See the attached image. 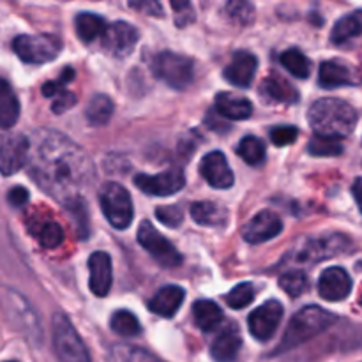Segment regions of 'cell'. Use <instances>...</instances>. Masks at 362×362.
<instances>
[{
    "instance_id": "cell-35",
    "label": "cell",
    "mask_w": 362,
    "mask_h": 362,
    "mask_svg": "<svg viewBox=\"0 0 362 362\" xmlns=\"http://www.w3.org/2000/svg\"><path fill=\"white\" fill-rule=\"evenodd\" d=\"M308 152L315 158H334L343 152V144L338 138H327L315 134L308 144Z\"/></svg>"
},
{
    "instance_id": "cell-23",
    "label": "cell",
    "mask_w": 362,
    "mask_h": 362,
    "mask_svg": "<svg viewBox=\"0 0 362 362\" xmlns=\"http://www.w3.org/2000/svg\"><path fill=\"white\" fill-rule=\"evenodd\" d=\"M216 112L228 120H246L253 113V105L247 98L233 92H219L216 95Z\"/></svg>"
},
{
    "instance_id": "cell-18",
    "label": "cell",
    "mask_w": 362,
    "mask_h": 362,
    "mask_svg": "<svg viewBox=\"0 0 362 362\" xmlns=\"http://www.w3.org/2000/svg\"><path fill=\"white\" fill-rule=\"evenodd\" d=\"M361 74L339 60H325L318 71V85L322 88L356 87L361 83Z\"/></svg>"
},
{
    "instance_id": "cell-26",
    "label": "cell",
    "mask_w": 362,
    "mask_h": 362,
    "mask_svg": "<svg viewBox=\"0 0 362 362\" xmlns=\"http://www.w3.org/2000/svg\"><path fill=\"white\" fill-rule=\"evenodd\" d=\"M193 318L198 329H202L204 332H212L223 322V311L212 300H197L193 304Z\"/></svg>"
},
{
    "instance_id": "cell-8",
    "label": "cell",
    "mask_w": 362,
    "mask_h": 362,
    "mask_svg": "<svg viewBox=\"0 0 362 362\" xmlns=\"http://www.w3.org/2000/svg\"><path fill=\"white\" fill-rule=\"evenodd\" d=\"M138 243L151 257L165 269H175L182 264V257L177 247L152 226L151 221H144L138 228Z\"/></svg>"
},
{
    "instance_id": "cell-47",
    "label": "cell",
    "mask_w": 362,
    "mask_h": 362,
    "mask_svg": "<svg viewBox=\"0 0 362 362\" xmlns=\"http://www.w3.org/2000/svg\"><path fill=\"white\" fill-rule=\"evenodd\" d=\"M352 193H354V198H356V202H357V207H359V211L362 212V177L354 180Z\"/></svg>"
},
{
    "instance_id": "cell-34",
    "label": "cell",
    "mask_w": 362,
    "mask_h": 362,
    "mask_svg": "<svg viewBox=\"0 0 362 362\" xmlns=\"http://www.w3.org/2000/svg\"><path fill=\"white\" fill-rule=\"evenodd\" d=\"M110 324H112V331L122 336V338H134V336H138L141 332V325L138 322V318L127 310L117 311L112 317Z\"/></svg>"
},
{
    "instance_id": "cell-3",
    "label": "cell",
    "mask_w": 362,
    "mask_h": 362,
    "mask_svg": "<svg viewBox=\"0 0 362 362\" xmlns=\"http://www.w3.org/2000/svg\"><path fill=\"white\" fill-rule=\"evenodd\" d=\"M336 322H338V317L329 313V311L322 310L320 306L303 308V310L297 311L292 317L285 334H283L281 343H279V346L276 349L274 354L288 352V350L310 341L315 336L327 331V329L331 327L332 324H336Z\"/></svg>"
},
{
    "instance_id": "cell-45",
    "label": "cell",
    "mask_w": 362,
    "mask_h": 362,
    "mask_svg": "<svg viewBox=\"0 0 362 362\" xmlns=\"http://www.w3.org/2000/svg\"><path fill=\"white\" fill-rule=\"evenodd\" d=\"M129 7L136 11H144L148 16H163V7L159 2H154V0H141V2H129Z\"/></svg>"
},
{
    "instance_id": "cell-17",
    "label": "cell",
    "mask_w": 362,
    "mask_h": 362,
    "mask_svg": "<svg viewBox=\"0 0 362 362\" xmlns=\"http://www.w3.org/2000/svg\"><path fill=\"white\" fill-rule=\"evenodd\" d=\"M352 292V278L341 267H329L318 279V293L329 303L345 300Z\"/></svg>"
},
{
    "instance_id": "cell-42",
    "label": "cell",
    "mask_w": 362,
    "mask_h": 362,
    "mask_svg": "<svg viewBox=\"0 0 362 362\" xmlns=\"http://www.w3.org/2000/svg\"><path fill=\"white\" fill-rule=\"evenodd\" d=\"M73 78H74L73 67H64V71H62V74H60L59 80L46 81V83L42 85V95H45V98L53 99L57 94H60L62 90H66V88H64V83L71 81Z\"/></svg>"
},
{
    "instance_id": "cell-16",
    "label": "cell",
    "mask_w": 362,
    "mask_h": 362,
    "mask_svg": "<svg viewBox=\"0 0 362 362\" xmlns=\"http://www.w3.org/2000/svg\"><path fill=\"white\" fill-rule=\"evenodd\" d=\"M200 173L209 186L216 187V189H230L233 186V177L232 168H230L226 156L221 151L209 152L204 156L200 161Z\"/></svg>"
},
{
    "instance_id": "cell-29",
    "label": "cell",
    "mask_w": 362,
    "mask_h": 362,
    "mask_svg": "<svg viewBox=\"0 0 362 362\" xmlns=\"http://www.w3.org/2000/svg\"><path fill=\"white\" fill-rule=\"evenodd\" d=\"M362 35V9L346 14L341 20L336 21L334 28L331 30V41L334 45H345L350 39Z\"/></svg>"
},
{
    "instance_id": "cell-15",
    "label": "cell",
    "mask_w": 362,
    "mask_h": 362,
    "mask_svg": "<svg viewBox=\"0 0 362 362\" xmlns=\"http://www.w3.org/2000/svg\"><path fill=\"white\" fill-rule=\"evenodd\" d=\"M283 232V221L271 211L258 212L243 228V239L250 244H262L274 239Z\"/></svg>"
},
{
    "instance_id": "cell-10",
    "label": "cell",
    "mask_w": 362,
    "mask_h": 362,
    "mask_svg": "<svg viewBox=\"0 0 362 362\" xmlns=\"http://www.w3.org/2000/svg\"><path fill=\"white\" fill-rule=\"evenodd\" d=\"M283 313L285 310L278 300H267L265 304H262L247 317V329H250L251 336L262 343L272 339L281 324Z\"/></svg>"
},
{
    "instance_id": "cell-31",
    "label": "cell",
    "mask_w": 362,
    "mask_h": 362,
    "mask_svg": "<svg viewBox=\"0 0 362 362\" xmlns=\"http://www.w3.org/2000/svg\"><path fill=\"white\" fill-rule=\"evenodd\" d=\"M281 66L288 71L292 76L299 78V80H306L311 73V62L299 48H288L281 53L279 57Z\"/></svg>"
},
{
    "instance_id": "cell-36",
    "label": "cell",
    "mask_w": 362,
    "mask_h": 362,
    "mask_svg": "<svg viewBox=\"0 0 362 362\" xmlns=\"http://www.w3.org/2000/svg\"><path fill=\"white\" fill-rule=\"evenodd\" d=\"M34 235L39 239L45 250H55L57 246H60L64 240V230L59 223L55 221H45L37 226L35 230H32Z\"/></svg>"
},
{
    "instance_id": "cell-2",
    "label": "cell",
    "mask_w": 362,
    "mask_h": 362,
    "mask_svg": "<svg viewBox=\"0 0 362 362\" xmlns=\"http://www.w3.org/2000/svg\"><path fill=\"white\" fill-rule=\"evenodd\" d=\"M310 126L315 134L327 138L350 136L357 126V112L352 105L336 98L318 99L311 105L308 113Z\"/></svg>"
},
{
    "instance_id": "cell-11",
    "label": "cell",
    "mask_w": 362,
    "mask_h": 362,
    "mask_svg": "<svg viewBox=\"0 0 362 362\" xmlns=\"http://www.w3.org/2000/svg\"><path fill=\"white\" fill-rule=\"evenodd\" d=\"M134 186L145 194H152V197H170L175 194L186 186V175L182 170H165V172L158 173V175H140L134 177Z\"/></svg>"
},
{
    "instance_id": "cell-32",
    "label": "cell",
    "mask_w": 362,
    "mask_h": 362,
    "mask_svg": "<svg viewBox=\"0 0 362 362\" xmlns=\"http://www.w3.org/2000/svg\"><path fill=\"white\" fill-rule=\"evenodd\" d=\"M110 362H165L154 354L134 345H115L108 354Z\"/></svg>"
},
{
    "instance_id": "cell-38",
    "label": "cell",
    "mask_w": 362,
    "mask_h": 362,
    "mask_svg": "<svg viewBox=\"0 0 362 362\" xmlns=\"http://www.w3.org/2000/svg\"><path fill=\"white\" fill-rule=\"evenodd\" d=\"M255 299V286L251 283H240L235 288L230 290L226 293L225 300L230 308L233 310H243V308H247Z\"/></svg>"
},
{
    "instance_id": "cell-48",
    "label": "cell",
    "mask_w": 362,
    "mask_h": 362,
    "mask_svg": "<svg viewBox=\"0 0 362 362\" xmlns=\"http://www.w3.org/2000/svg\"><path fill=\"white\" fill-rule=\"evenodd\" d=\"M6 362H18V361H6Z\"/></svg>"
},
{
    "instance_id": "cell-43",
    "label": "cell",
    "mask_w": 362,
    "mask_h": 362,
    "mask_svg": "<svg viewBox=\"0 0 362 362\" xmlns=\"http://www.w3.org/2000/svg\"><path fill=\"white\" fill-rule=\"evenodd\" d=\"M172 9L173 13H175V25L177 27L184 28L187 27L189 23H193L194 21V11H193V6H191L189 2H179V0H172Z\"/></svg>"
},
{
    "instance_id": "cell-5",
    "label": "cell",
    "mask_w": 362,
    "mask_h": 362,
    "mask_svg": "<svg viewBox=\"0 0 362 362\" xmlns=\"http://www.w3.org/2000/svg\"><path fill=\"white\" fill-rule=\"evenodd\" d=\"M53 346L59 362H92L80 334L64 313L53 315Z\"/></svg>"
},
{
    "instance_id": "cell-6",
    "label": "cell",
    "mask_w": 362,
    "mask_h": 362,
    "mask_svg": "<svg viewBox=\"0 0 362 362\" xmlns=\"http://www.w3.org/2000/svg\"><path fill=\"white\" fill-rule=\"evenodd\" d=\"M99 204L113 228L126 230L133 223V202L120 184L106 182L99 191Z\"/></svg>"
},
{
    "instance_id": "cell-13",
    "label": "cell",
    "mask_w": 362,
    "mask_h": 362,
    "mask_svg": "<svg viewBox=\"0 0 362 362\" xmlns=\"http://www.w3.org/2000/svg\"><path fill=\"white\" fill-rule=\"evenodd\" d=\"M138 30L131 23L126 21H115L106 28L105 35L101 37L103 48L115 59H124L131 55L133 49L136 48L138 42Z\"/></svg>"
},
{
    "instance_id": "cell-21",
    "label": "cell",
    "mask_w": 362,
    "mask_h": 362,
    "mask_svg": "<svg viewBox=\"0 0 362 362\" xmlns=\"http://www.w3.org/2000/svg\"><path fill=\"white\" fill-rule=\"evenodd\" d=\"M240 346H243V338L235 325H225L212 341L211 356L216 362H233L239 356Z\"/></svg>"
},
{
    "instance_id": "cell-37",
    "label": "cell",
    "mask_w": 362,
    "mask_h": 362,
    "mask_svg": "<svg viewBox=\"0 0 362 362\" xmlns=\"http://www.w3.org/2000/svg\"><path fill=\"white\" fill-rule=\"evenodd\" d=\"M279 286H281L283 292H286L290 297L296 299V297L303 296L310 288V279L303 271H292L279 278Z\"/></svg>"
},
{
    "instance_id": "cell-14",
    "label": "cell",
    "mask_w": 362,
    "mask_h": 362,
    "mask_svg": "<svg viewBox=\"0 0 362 362\" xmlns=\"http://www.w3.org/2000/svg\"><path fill=\"white\" fill-rule=\"evenodd\" d=\"M349 247V237L341 235V233H332V235L320 237V239L308 240V243L304 244L303 250H300L297 260L317 264V262L325 260V258H332L336 257V255L343 253V251H346Z\"/></svg>"
},
{
    "instance_id": "cell-4",
    "label": "cell",
    "mask_w": 362,
    "mask_h": 362,
    "mask_svg": "<svg viewBox=\"0 0 362 362\" xmlns=\"http://www.w3.org/2000/svg\"><path fill=\"white\" fill-rule=\"evenodd\" d=\"M156 78L165 81L175 90H184L191 85L194 76V64L189 57L175 52H161L152 60Z\"/></svg>"
},
{
    "instance_id": "cell-12",
    "label": "cell",
    "mask_w": 362,
    "mask_h": 362,
    "mask_svg": "<svg viewBox=\"0 0 362 362\" xmlns=\"http://www.w3.org/2000/svg\"><path fill=\"white\" fill-rule=\"evenodd\" d=\"M30 158V140L20 133L4 134L2 151H0V166L4 175H13L20 172Z\"/></svg>"
},
{
    "instance_id": "cell-28",
    "label": "cell",
    "mask_w": 362,
    "mask_h": 362,
    "mask_svg": "<svg viewBox=\"0 0 362 362\" xmlns=\"http://www.w3.org/2000/svg\"><path fill=\"white\" fill-rule=\"evenodd\" d=\"M74 28L78 37L83 42H92L98 37H103L106 32L105 18L95 13H78L74 18Z\"/></svg>"
},
{
    "instance_id": "cell-39",
    "label": "cell",
    "mask_w": 362,
    "mask_h": 362,
    "mask_svg": "<svg viewBox=\"0 0 362 362\" xmlns=\"http://www.w3.org/2000/svg\"><path fill=\"white\" fill-rule=\"evenodd\" d=\"M225 13L237 25H250L255 20V7L244 0L228 2L225 6Z\"/></svg>"
},
{
    "instance_id": "cell-7",
    "label": "cell",
    "mask_w": 362,
    "mask_h": 362,
    "mask_svg": "<svg viewBox=\"0 0 362 362\" xmlns=\"http://www.w3.org/2000/svg\"><path fill=\"white\" fill-rule=\"evenodd\" d=\"M13 49L23 62L46 64L57 59L62 49V42L52 34H23L14 37Z\"/></svg>"
},
{
    "instance_id": "cell-25",
    "label": "cell",
    "mask_w": 362,
    "mask_h": 362,
    "mask_svg": "<svg viewBox=\"0 0 362 362\" xmlns=\"http://www.w3.org/2000/svg\"><path fill=\"white\" fill-rule=\"evenodd\" d=\"M191 218L202 226H223L228 221V211L214 202H197L189 209Z\"/></svg>"
},
{
    "instance_id": "cell-27",
    "label": "cell",
    "mask_w": 362,
    "mask_h": 362,
    "mask_svg": "<svg viewBox=\"0 0 362 362\" xmlns=\"http://www.w3.org/2000/svg\"><path fill=\"white\" fill-rule=\"evenodd\" d=\"M20 119V101L11 88L9 81H0V126L2 129H9Z\"/></svg>"
},
{
    "instance_id": "cell-20",
    "label": "cell",
    "mask_w": 362,
    "mask_h": 362,
    "mask_svg": "<svg viewBox=\"0 0 362 362\" xmlns=\"http://www.w3.org/2000/svg\"><path fill=\"white\" fill-rule=\"evenodd\" d=\"M258 69V59L251 52H237L232 62L225 67V80L233 87L247 88L253 83L255 73Z\"/></svg>"
},
{
    "instance_id": "cell-19",
    "label": "cell",
    "mask_w": 362,
    "mask_h": 362,
    "mask_svg": "<svg viewBox=\"0 0 362 362\" xmlns=\"http://www.w3.org/2000/svg\"><path fill=\"white\" fill-rule=\"evenodd\" d=\"M88 286L95 297H106L112 288V260L105 251H95L88 258Z\"/></svg>"
},
{
    "instance_id": "cell-44",
    "label": "cell",
    "mask_w": 362,
    "mask_h": 362,
    "mask_svg": "<svg viewBox=\"0 0 362 362\" xmlns=\"http://www.w3.org/2000/svg\"><path fill=\"white\" fill-rule=\"evenodd\" d=\"M73 106H76V95L69 90H62L60 94H57L55 98H53L52 112L57 113V115H62L64 112L71 110Z\"/></svg>"
},
{
    "instance_id": "cell-41",
    "label": "cell",
    "mask_w": 362,
    "mask_h": 362,
    "mask_svg": "<svg viewBox=\"0 0 362 362\" xmlns=\"http://www.w3.org/2000/svg\"><path fill=\"white\" fill-rule=\"evenodd\" d=\"M299 136V129L296 126H278L271 131V141L276 147H288Z\"/></svg>"
},
{
    "instance_id": "cell-46",
    "label": "cell",
    "mask_w": 362,
    "mask_h": 362,
    "mask_svg": "<svg viewBox=\"0 0 362 362\" xmlns=\"http://www.w3.org/2000/svg\"><path fill=\"white\" fill-rule=\"evenodd\" d=\"M7 202H9L13 207H23L28 202V191L25 187L16 186L7 193Z\"/></svg>"
},
{
    "instance_id": "cell-30",
    "label": "cell",
    "mask_w": 362,
    "mask_h": 362,
    "mask_svg": "<svg viewBox=\"0 0 362 362\" xmlns=\"http://www.w3.org/2000/svg\"><path fill=\"white\" fill-rule=\"evenodd\" d=\"M113 101L106 94H95L94 98L88 101L87 110H85V117H87L88 124L95 127H101L110 122L113 115Z\"/></svg>"
},
{
    "instance_id": "cell-40",
    "label": "cell",
    "mask_w": 362,
    "mask_h": 362,
    "mask_svg": "<svg viewBox=\"0 0 362 362\" xmlns=\"http://www.w3.org/2000/svg\"><path fill=\"white\" fill-rule=\"evenodd\" d=\"M156 218L159 223L170 226V228H179L184 221V212L179 205H163L156 209Z\"/></svg>"
},
{
    "instance_id": "cell-33",
    "label": "cell",
    "mask_w": 362,
    "mask_h": 362,
    "mask_svg": "<svg viewBox=\"0 0 362 362\" xmlns=\"http://www.w3.org/2000/svg\"><path fill=\"white\" fill-rule=\"evenodd\" d=\"M237 154L250 166H260L265 161V145L257 136H244L237 147Z\"/></svg>"
},
{
    "instance_id": "cell-1",
    "label": "cell",
    "mask_w": 362,
    "mask_h": 362,
    "mask_svg": "<svg viewBox=\"0 0 362 362\" xmlns=\"http://www.w3.org/2000/svg\"><path fill=\"white\" fill-rule=\"evenodd\" d=\"M28 140V170L37 186L66 209L85 200L83 193L95 179L94 163L87 152L52 129H35Z\"/></svg>"
},
{
    "instance_id": "cell-24",
    "label": "cell",
    "mask_w": 362,
    "mask_h": 362,
    "mask_svg": "<svg viewBox=\"0 0 362 362\" xmlns=\"http://www.w3.org/2000/svg\"><path fill=\"white\" fill-rule=\"evenodd\" d=\"M184 290L177 285H168L163 286L161 290L156 292V296L152 297L151 303H148V310L152 313L159 315V317L172 318L175 317V313L179 311V308L182 306L184 303Z\"/></svg>"
},
{
    "instance_id": "cell-9",
    "label": "cell",
    "mask_w": 362,
    "mask_h": 362,
    "mask_svg": "<svg viewBox=\"0 0 362 362\" xmlns=\"http://www.w3.org/2000/svg\"><path fill=\"white\" fill-rule=\"evenodd\" d=\"M4 308H6V315L11 320L13 327L23 332L27 338L39 341L41 339V325H39L37 315L30 308V304L23 299V296L14 290L6 288L4 290Z\"/></svg>"
},
{
    "instance_id": "cell-22",
    "label": "cell",
    "mask_w": 362,
    "mask_h": 362,
    "mask_svg": "<svg viewBox=\"0 0 362 362\" xmlns=\"http://www.w3.org/2000/svg\"><path fill=\"white\" fill-rule=\"evenodd\" d=\"M260 95L265 103H271V105H296L299 101L297 88L278 74H272L262 81Z\"/></svg>"
}]
</instances>
